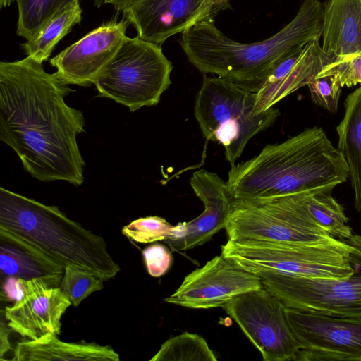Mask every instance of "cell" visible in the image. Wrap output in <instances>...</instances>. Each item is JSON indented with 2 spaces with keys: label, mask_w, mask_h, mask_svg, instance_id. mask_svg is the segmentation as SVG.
Here are the masks:
<instances>
[{
  "label": "cell",
  "mask_w": 361,
  "mask_h": 361,
  "mask_svg": "<svg viewBox=\"0 0 361 361\" xmlns=\"http://www.w3.org/2000/svg\"><path fill=\"white\" fill-rule=\"evenodd\" d=\"M74 91L32 57L0 63V140L38 180H85L77 142L85 117L64 99Z\"/></svg>",
  "instance_id": "cell-1"
},
{
  "label": "cell",
  "mask_w": 361,
  "mask_h": 361,
  "mask_svg": "<svg viewBox=\"0 0 361 361\" xmlns=\"http://www.w3.org/2000/svg\"><path fill=\"white\" fill-rule=\"evenodd\" d=\"M348 172L325 131L314 126L231 166L226 182L234 200L252 201L333 191L346 181Z\"/></svg>",
  "instance_id": "cell-2"
},
{
  "label": "cell",
  "mask_w": 361,
  "mask_h": 361,
  "mask_svg": "<svg viewBox=\"0 0 361 361\" xmlns=\"http://www.w3.org/2000/svg\"><path fill=\"white\" fill-rule=\"evenodd\" d=\"M324 4L304 0L296 16L277 33L260 42H238L202 20L182 33L180 44L188 61L204 74H215L252 92L286 56L320 38Z\"/></svg>",
  "instance_id": "cell-3"
},
{
  "label": "cell",
  "mask_w": 361,
  "mask_h": 361,
  "mask_svg": "<svg viewBox=\"0 0 361 361\" xmlns=\"http://www.w3.org/2000/svg\"><path fill=\"white\" fill-rule=\"evenodd\" d=\"M0 238L20 245L62 269L70 267L104 281L120 271L104 239L46 205L0 188Z\"/></svg>",
  "instance_id": "cell-4"
},
{
  "label": "cell",
  "mask_w": 361,
  "mask_h": 361,
  "mask_svg": "<svg viewBox=\"0 0 361 361\" xmlns=\"http://www.w3.org/2000/svg\"><path fill=\"white\" fill-rule=\"evenodd\" d=\"M194 114L204 137L222 145L231 166L235 164L248 141L271 126L280 116L274 106L259 112L255 92L226 78L206 74L196 97Z\"/></svg>",
  "instance_id": "cell-5"
},
{
  "label": "cell",
  "mask_w": 361,
  "mask_h": 361,
  "mask_svg": "<svg viewBox=\"0 0 361 361\" xmlns=\"http://www.w3.org/2000/svg\"><path fill=\"white\" fill-rule=\"evenodd\" d=\"M350 251L347 240L336 238L305 243L228 240L221 246L222 255L253 274L270 271L329 279H345L353 274Z\"/></svg>",
  "instance_id": "cell-6"
},
{
  "label": "cell",
  "mask_w": 361,
  "mask_h": 361,
  "mask_svg": "<svg viewBox=\"0 0 361 361\" xmlns=\"http://www.w3.org/2000/svg\"><path fill=\"white\" fill-rule=\"evenodd\" d=\"M172 69L160 45L138 36L126 37L94 85L97 97L113 99L135 111L159 102L171 83Z\"/></svg>",
  "instance_id": "cell-7"
},
{
  "label": "cell",
  "mask_w": 361,
  "mask_h": 361,
  "mask_svg": "<svg viewBox=\"0 0 361 361\" xmlns=\"http://www.w3.org/2000/svg\"><path fill=\"white\" fill-rule=\"evenodd\" d=\"M353 274L345 279L305 277L264 271L255 274L286 307L323 314L361 316V235L347 240Z\"/></svg>",
  "instance_id": "cell-8"
},
{
  "label": "cell",
  "mask_w": 361,
  "mask_h": 361,
  "mask_svg": "<svg viewBox=\"0 0 361 361\" xmlns=\"http://www.w3.org/2000/svg\"><path fill=\"white\" fill-rule=\"evenodd\" d=\"M222 307L264 361H295L302 347L288 322L286 306L264 286L235 297Z\"/></svg>",
  "instance_id": "cell-9"
},
{
  "label": "cell",
  "mask_w": 361,
  "mask_h": 361,
  "mask_svg": "<svg viewBox=\"0 0 361 361\" xmlns=\"http://www.w3.org/2000/svg\"><path fill=\"white\" fill-rule=\"evenodd\" d=\"M301 345L295 361H361V316L323 314L286 307Z\"/></svg>",
  "instance_id": "cell-10"
},
{
  "label": "cell",
  "mask_w": 361,
  "mask_h": 361,
  "mask_svg": "<svg viewBox=\"0 0 361 361\" xmlns=\"http://www.w3.org/2000/svg\"><path fill=\"white\" fill-rule=\"evenodd\" d=\"M263 287L261 279L221 255L188 274L169 303L194 308L223 307L235 297Z\"/></svg>",
  "instance_id": "cell-11"
},
{
  "label": "cell",
  "mask_w": 361,
  "mask_h": 361,
  "mask_svg": "<svg viewBox=\"0 0 361 361\" xmlns=\"http://www.w3.org/2000/svg\"><path fill=\"white\" fill-rule=\"evenodd\" d=\"M128 23L116 20L88 32L50 59L54 74L67 85L89 87L126 38Z\"/></svg>",
  "instance_id": "cell-12"
},
{
  "label": "cell",
  "mask_w": 361,
  "mask_h": 361,
  "mask_svg": "<svg viewBox=\"0 0 361 361\" xmlns=\"http://www.w3.org/2000/svg\"><path fill=\"white\" fill-rule=\"evenodd\" d=\"M190 183L203 202L204 210L195 219L174 226L172 236L164 241L176 251L192 249L210 240L225 228L233 209L234 199L228 183L216 173L206 169L197 171Z\"/></svg>",
  "instance_id": "cell-13"
},
{
  "label": "cell",
  "mask_w": 361,
  "mask_h": 361,
  "mask_svg": "<svg viewBox=\"0 0 361 361\" xmlns=\"http://www.w3.org/2000/svg\"><path fill=\"white\" fill-rule=\"evenodd\" d=\"M71 302L59 287L43 278L25 280V294L5 309L7 325L29 340L61 333V319Z\"/></svg>",
  "instance_id": "cell-14"
},
{
  "label": "cell",
  "mask_w": 361,
  "mask_h": 361,
  "mask_svg": "<svg viewBox=\"0 0 361 361\" xmlns=\"http://www.w3.org/2000/svg\"><path fill=\"white\" fill-rule=\"evenodd\" d=\"M208 0H133L123 11L141 39L161 45L203 20Z\"/></svg>",
  "instance_id": "cell-15"
},
{
  "label": "cell",
  "mask_w": 361,
  "mask_h": 361,
  "mask_svg": "<svg viewBox=\"0 0 361 361\" xmlns=\"http://www.w3.org/2000/svg\"><path fill=\"white\" fill-rule=\"evenodd\" d=\"M323 51L335 59L361 55V0H326Z\"/></svg>",
  "instance_id": "cell-16"
},
{
  "label": "cell",
  "mask_w": 361,
  "mask_h": 361,
  "mask_svg": "<svg viewBox=\"0 0 361 361\" xmlns=\"http://www.w3.org/2000/svg\"><path fill=\"white\" fill-rule=\"evenodd\" d=\"M58 335L48 334L36 340L18 342L13 349L15 361L90 360L119 361V355L109 345L82 341H61Z\"/></svg>",
  "instance_id": "cell-17"
},
{
  "label": "cell",
  "mask_w": 361,
  "mask_h": 361,
  "mask_svg": "<svg viewBox=\"0 0 361 361\" xmlns=\"http://www.w3.org/2000/svg\"><path fill=\"white\" fill-rule=\"evenodd\" d=\"M334 59L323 51L319 38L309 42L304 47L295 66L286 76L263 84L255 92L257 111L261 113L274 106L286 96L307 85L326 65Z\"/></svg>",
  "instance_id": "cell-18"
},
{
  "label": "cell",
  "mask_w": 361,
  "mask_h": 361,
  "mask_svg": "<svg viewBox=\"0 0 361 361\" xmlns=\"http://www.w3.org/2000/svg\"><path fill=\"white\" fill-rule=\"evenodd\" d=\"M343 119L336 127L338 149L348 167L355 207L361 213V87L346 98Z\"/></svg>",
  "instance_id": "cell-19"
},
{
  "label": "cell",
  "mask_w": 361,
  "mask_h": 361,
  "mask_svg": "<svg viewBox=\"0 0 361 361\" xmlns=\"http://www.w3.org/2000/svg\"><path fill=\"white\" fill-rule=\"evenodd\" d=\"M0 239L1 274L24 280L43 278L53 286H60L64 269L45 261L20 245Z\"/></svg>",
  "instance_id": "cell-20"
},
{
  "label": "cell",
  "mask_w": 361,
  "mask_h": 361,
  "mask_svg": "<svg viewBox=\"0 0 361 361\" xmlns=\"http://www.w3.org/2000/svg\"><path fill=\"white\" fill-rule=\"evenodd\" d=\"M332 191L302 193L306 208L314 221L331 237L345 241L353 235L343 207L331 195Z\"/></svg>",
  "instance_id": "cell-21"
},
{
  "label": "cell",
  "mask_w": 361,
  "mask_h": 361,
  "mask_svg": "<svg viewBox=\"0 0 361 361\" xmlns=\"http://www.w3.org/2000/svg\"><path fill=\"white\" fill-rule=\"evenodd\" d=\"M80 4L67 8L49 21L35 36L22 44L24 53L42 63L73 26L82 19Z\"/></svg>",
  "instance_id": "cell-22"
},
{
  "label": "cell",
  "mask_w": 361,
  "mask_h": 361,
  "mask_svg": "<svg viewBox=\"0 0 361 361\" xmlns=\"http://www.w3.org/2000/svg\"><path fill=\"white\" fill-rule=\"evenodd\" d=\"M18 8L16 33L27 40L35 36L49 21L79 0H16Z\"/></svg>",
  "instance_id": "cell-23"
},
{
  "label": "cell",
  "mask_w": 361,
  "mask_h": 361,
  "mask_svg": "<svg viewBox=\"0 0 361 361\" xmlns=\"http://www.w3.org/2000/svg\"><path fill=\"white\" fill-rule=\"evenodd\" d=\"M202 336L184 332L164 343L150 361H216Z\"/></svg>",
  "instance_id": "cell-24"
},
{
  "label": "cell",
  "mask_w": 361,
  "mask_h": 361,
  "mask_svg": "<svg viewBox=\"0 0 361 361\" xmlns=\"http://www.w3.org/2000/svg\"><path fill=\"white\" fill-rule=\"evenodd\" d=\"M104 281L91 273L68 267L64 269L59 288L71 305L78 307L92 293L102 290Z\"/></svg>",
  "instance_id": "cell-25"
},
{
  "label": "cell",
  "mask_w": 361,
  "mask_h": 361,
  "mask_svg": "<svg viewBox=\"0 0 361 361\" xmlns=\"http://www.w3.org/2000/svg\"><path fill=\"white\" fill-rule=\"evenodd\" d=\"M174 226L159 216H147L135 219L125 226L122 233L139 243H149L170 238Z\"/></svg>",
  "instance_id": "cell-26"
},
{
  "label": "cell",
  "mask_w": 361,
  "mask_h": 361,
  "mask_svg": "<svg viewBox=\"0 0 361 361\" xmlns=\"http://www.w3.org/2000/svg\"><path fill=\"white\" fill-rule=\"evenodd\" d=\"M312 101L331 113H336L342 86L335 75L316 77L307 85Z\"/></svg>",
  "instance_id": "cell-27"
},
{
  "label": "cell",
  "mask_w": 361,
  "mask_h": 361,
  "mask_svg": "<svg viewBox=\"0 0 361 361\" xmlns=\"http://www.w3.org/2000/svg\"><path fill=\"white\" fill-rule=\"evenodd\" d=\"M335 75L342 87L361 84V55L335 59L326 65L316 77Z\"/></svg>",
  "instance_id": "cell-28"
},
{
  "label": "cell",
  "mask_w": 361,
  "mask_h": 361,
  "mask_svg": "<svg viewBox=\"0 0 361 361\" xmlns=\"http://www.w3.org/2000/svg\"><path fill=\"white\" fill-rule=\"evenodd\" d=\"M142 255L147 271L153 277L161 276L171 267L172 255L161 244H153L145 247Z\"/></svg>",
  "instance_id": "cell-29"
},
{
  "label": "cell",
  "mask_w": 361,
  "mask_h": 361,
  "mask_svg": "<svg viewBox=\"0 0 361 361\" xmlns=\"http://www.w3.org/2000/svg\"><path fill=\"white\" fill-rule=\"evenodd\" d=\"M25 294V280L15 276H8L3 285L1 297L5 300L17 302L23 298Z\"/></svg>",
  "instance_id": "cell-30"
},
{
  "label": "cell",
  "mask_w": 361,
  "mask_h": 361,
  "mask_svg": "<svg viewBox=\"0 0 361 361\" xmlns=\"http://www.w3.org/2000/svg\"><path fill=\"white\" fill-rule=\"evenodd\" d=\"M230 8L228 0H208V10L203 20H214L221 11Z\"/></svg>",
  "instance_id": "cell-31"
},
{
  "label": "cell",
  "mask_w": 361,
  "mask_h": 361,
  "mask_svg": "<svg viewBox=\"0 0 361 361\" xmlns=\"http://www.w3.org/2000/svg\"><path fill=\"white\" fill-rule=\"evenodd\" d=\"M12 329L8 326L1 322V347H0V355L1 359L5 353L11 349V344L8 341V335Z\"/></svg>",
  "instance_id": "cell-32"
},
{
  "label": "cell",
  "mask_w": 361,
  "mask_h": 361,
  "mask_svg": "<svg viewBox=\"0 0 361 361\" xmlns=\"http://www.w3.org/2000/svg\"><path fill=\"white\" fill-rule=\"evenodd\" d=\"M133 0H101L102 4H109L114 6L118 12L126 8Z\"/></svg>",
  "instance_id": "cell-33"
},
{
  "label": "cell",
  "mask_w": 361,
  "mask_h": 361,
  "mask_svg": "<svg viewBox=\"0 0 361 361\" xmlns=\"http://www.w3.org/2000/svg\"><path fill=\"white\" fill-rule=\"evenodd\" d=\"M15 0H0L1 7L9 6Z\"/></svg>",
  "instance_id": "cell-34"
}]
</instances>
